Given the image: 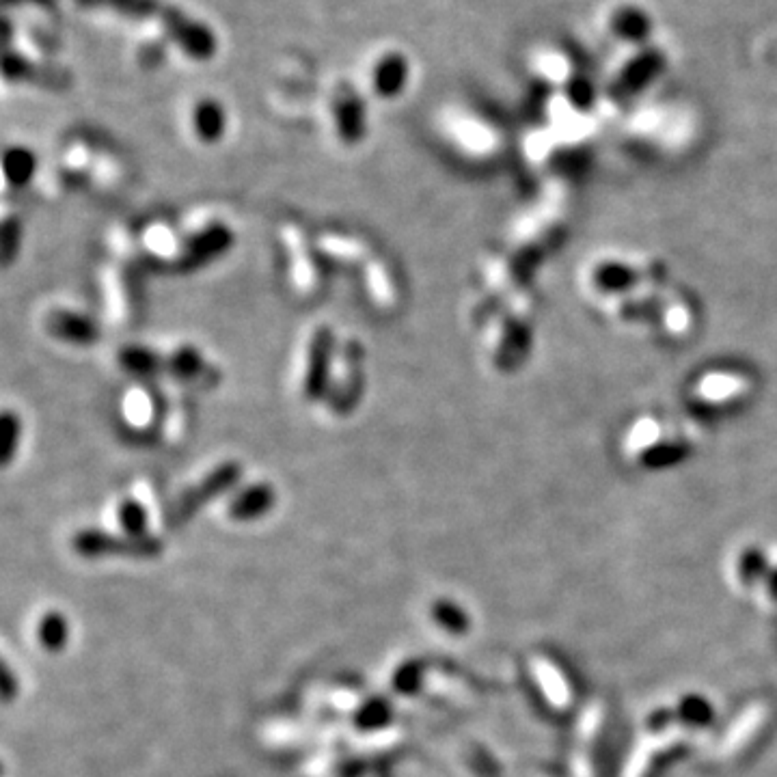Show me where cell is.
Returning a JSON list of instances; mask_svg holds the SVG:
<instances>
[{
  "instance_id": "cell-22",
  "label": "cell",
  "mask_w": 777,
  "mask_h": 777,
  "mask_svg": "<svg viewBox=\"0 0 777 777\" xmlns=\"http://www.w3.org/2000/svg\"><path fill=\"white\" fill-rule=\"evenodd\" d=\"M678 719L693 728H704L713 721V706L702 695H687L678 704Z\"/></svg>"
},
{
  "instance_id": "cell-13",
  "label": "cell",
  "mask_w": 777,
  "mask_h": 777,
  "mask_svg": "<svg viewBox=\"0 0 777 777\" xmlns=\"http://www.w3.org/2000/svg\"><path fill=\"white\" fill-rule=\"evenodd\" d=\"M408 63L402 54H389L376 65L374 70V89L383 98H395L406 87Z\"/></svg>"
},
{
  "instance_id": "cell-32",
  "label": "cell",
  "mask_w": 777,
  "mask_h": 777,
  "mask_svg": "<svg viewBox=\"0 0 777 777\" xmlns=\"http://www.w3.org/2000/svg\"><path fill=\"white\" fill-rule=\"evenodd\" d=\"M3 428H5V434H3V460L9 462L11 454L16 452V441H20V421L13 417L11 413H7L3 417Z\"/></svg>"
},
{
  "instance_id": "cell-12",
  "label": "cell",
  "mask_w": 777,
  "mask_h": 777,
  "mask_svg": "<svg viewBox=\"0 0 777 777\" xmlns=\"http://www.w3.org/2000/svg\"><path fill=\"white\" fill-rule=\"evenodd\" d=\"M121 411H124L126 424L134 430H147L158 421V402L154 393H149L143 387H136L126 393Z\"/></svg>"
},
{
  "instance_id": "cell-2",
  "label": "cell",
  "mask_w": 777,
  "mask_h": 777,
  "mask_svg": "<svg viewBox=\"0 0 777 777\" xmlns=\"http://www.w3.org/2000/svg\"><path fill=\"white\" fill-rule=\"evenodd\" d=\"M72 544L74 549L85 557L128 555L141 557V560H152V557H158L162 553V542L156 536H113L100 529L78 531Z\"/></svg>"
},
{
  "instance_id": "cell-3",
  "label": "cell",
  "mask_w": 777,
  "mask_h": 777,
  "mask_svg": "<svg viewBox=\"0 0 777 777\" xmlns=\"http://www.w3.org/2000/svg\"><path fill=\"white\" fill-rule=\"evenodd\" d=\"M333 337L331 331L322 329L313 331L303 350L301 365H298V389L309 400H316L329 387L333 370Z\"/></svg>"
},
{
  "instance_id": "cell-24",
  "label": "cell",
  "mask_w": 777,
  "mask_h": 777,
  "mask_svg": "<svg viewBox=\"0 0 777 777\" xmlns=\"http://www.w3.org/2000/svg\"><path fill=\"white\" fill-rule=\"evenodd\" d=\"M35 167H37L35 156L22 147L9 149L5 154V175L16 184L29 180V177L35 173Z\"/></svg>"
},
{
  "instance_id": "cell-29",
  "label": "cell",
  "mask_w": 777,
  "mask_h": 777,
  "mask_svg": "<svg viewBox=\"0 0 777 777\" xmlns=\"http://www.w3.org/2000/svg\"><path fill=\"white\" fill-rule=\"evenodd\" d=\"M119 365H124L126 370L134 374H149L152 370H158V357L154 352H149L145 348H126L119 352Z\"/></svg>"
},
{
  "instance_id": "cell-8",
  "label": "cell",
  "mask_w": 777,
  "mask_h": 777,
  "mask_svg": "<svg viewBox=\"0 0 777 777\" xmlns=\"http://www.w3.org/2000/svg\"><path fill=\"white\" fill-rule=\"evenodd\" d=\"M337 132L344 143H357L365 134V102L357 93L346 89L335 100Z\"/></svg>"
},
{
  "instance_id": "cell-30",
  "label": "cell",
  "mask_w": 777,
  "mask_h": 777,
  "mask_svg": "<svg viewBox=\"0 0 777 777\" xmlns=\"http://www.w3.org/2000/svg\"><path fill=\"white\" fill-rule=\"evenodd\" d=\"M767 570H769L767 557L762 555V551H758V549H747L739 557V577L745 583H754L760 577H765Z\"/></svg>"
},
{
  "instance_id": "cell-7",
  "label": "cell",
  "mask_w": 777,
  "mask_h": 777,
  "mask_svg": "<svg viewBox=\"0 0 777 777\" xmlns=\"http://www.w3.org/2000/svg\"><path fill=\"white\" fill-rule=\"evenodd\" d=\"M288 249L292 259V281L301 292H313L320 285V270L301 229L288 231Z\"/></svg>"
},
{
  "instance_id": "cell-11",
  "label": "cell",
  "mask_w": 777,
  "mask_h": 777,
  "mask_svg": "<svg viewBox=\"0 0 777 777\" xmlns=\"http://www.w3.org/2000/svg\"><path fill=\"white\" fill-rule=\"evenodd\" d=\"M661 67H663V57L659 54V50L657 52L648 50L644 54H639V57L626 65V70L620 74L616 85L618 93L631 95V93H637L639 89H644L650 80L661 72Z\"/></svg>"
},
{
  "instance_id": "cell-10",
  "label": "cell",
  "mask_w": 777,
  "mask_h": 777,
  "mask_svg": "<svg viewBox=\"0 0 777 777\" xmlns=\"http://www.w3.org/2000/svg\"><path fill=\"white\" fill-rule=\"evenodd\" d=\"M275 506V490L268 484H253L229 503V516L234 521H255Z\"/></svg>"
},
{
  "instance_id": "cell-19",
  "label": "cell",
  "mask_w": 777,
  "mask_h": 777,
  "mask_svg": "<svg viewBox=\"0 0 777 777\" xmlns=\"http://www.w3.org/2000/svg\"><path fill=\"white\" fill-rule=\"evenodd\" d=\"M432 618L447 633L462 635V633L469 631V616L454 601H445V598L436 601L432 605Z\"/></svg>"
},
{
  "instance_id": "cell-23",
  "label": "cell",
  "mask_w": 777,
  "mask_h": 777,
  "mask_svg": "<svg viewBox=\"0 0 777 777\" xmlns=\"http://www.w3.org/2000/svg\"><path fill=\"white\" fill-rule=\"evenodd\" d=\"M119 525L128 536H145L147 534V510L141 501L126 499L121 501L117 510Z\"/></svg>"
},
{
  "instance_id": "cell-35",
  "label": "cell",
  "mask_w": 777,
  "mask_h": 777,
  "mask_svg": "<svg viewBox=\"0 0 777 777\" xmlns=\"http://www.w3.org/2000/svg\"><path fill=\"white\" fill-rule=\"evenodd\" d=\"M767 585H769V592L773 598H777V568L771 570L767 575Z\"/></svg>"
},
{
  "instance_id": "cell-15",
  "label": "cell",
  "mask_w": 777,
  "mask_h": 777,
  "mask_svg": "<svg viewBox=\"0 0 777 777\" xmlns=\"http://www.w3.org/2000/svg\"><path fill=\"white\" fill-rule=\"evenodd\" d=\"M195 132L201 141L214 143L225 132V113L223 108L212 100L201 102L195 111Z\"/></svg>"
},
{
  "instance_id": "cell-9",
  "label": "cell",
  "mask_w": 777,
  "mask_h": 777,
  "mask_svg": "<svg viewBox=\"0 0 777 777\" xmlns=\"http://www.w3.org/2000/svg\"><path fill=\"white\" fill-rule=\"evenodd\" d=\"M48 329L52 335H57L63 342L70 344H91L95 342V337H98V326L72 309L54 311L50 316Z\"/></svg>"
},
{
  "instance_id": "cell-21",
  "label": "cell",
  "mask_w": 777,
  "mask_h": 777,
  "mask_svg": "<svg viewBox=\"0 0 777 777\" xmlns=\"http://www.w3.org/2000/svg\"><path fill=\"white\" fill-rule=\"evenodd\" d=\"M39 642L50 652H59L67 644V620L63 613L50 611L39 624Z\"/></svg>"
},
{
  "instance_id": "cell-33",
  "label": "cell",
  "mask_w": 777,
  "mask_h": 777,
  "mask_svg": "<svg viewBox=\"0 0 777 777\" xmlns=\"http://www.w3.org/2000/svg\"><path fill=\"white\" fill-rule=\"evenodd\" d=\"M16 691H18V685L13 683V674H11L9 667L5 665L3 667V698H5V702H11L13 695H16Z\"/></svg>"
},
{
  "instance_id": "cell-31",
  "label": "cell",
  "mask_w": 777,
  "mask_h": 777,
  "mask_svg": "<svg viewBox=\"0 0 777 777\" xmlns=\"http://www.w3.org/2000/svg\"><path fill=\"white\" fill-rule=\"evenodd\" d=\"M685 456H687L685 447H680V445H659V447H652L650 452H646L644 465H648L650 469H663V467L676 465V462H680Z\"/></svg>"
},
{
  "instance_id": "cell-26",
  "label": "cell",
  "mask_w": 777,
  "mask_h": 777,
  "mask_svg": "<svg viewBox=\"0 0 777 777\" xmlns=\"http://www.w3.org/2000/svg\"><path fill=\"white\" fill-rule=\"evenodd\" d=\"M162 365H167L171 372H175L177 376H184V378H190L193 374H197L201 370V357L199 352L195 348L190 346H180L171 350L165 359H162Z\"/></svg>"
},
{
  "instance_id": "cell-27",
  "label": "cell",
  "mask_w": 777,
  "mask_h": 777,
  "mask_svg": "<svg viewBox=\"0 0 777 777\" xmlns=\"http://www.w3.org/2000/svg\"><path fill=\"white\" fill-rule=\"evenodd\" d=\"M424 661H406L393 676V689L402 695H415L424 683Z\"/></svg>"
},
{
  "instance_id": "cell-6",
  "label": "cell",
  "mask_w": 777,
  "mask_h": 777,
  "mask_svg": "<svg viewBox=\"0 0 777 777\" xmlns=\"http://www.w3.org/2000/svg\"><path fill=\"white\" fill-rule=\"evenodd\" d=\"M3 67H5L7 78L20 80V83L29 80V83H37L46 89H65L67 85H70V76H67L65 72L54 70V67L33 63L29 59H24L22 54L7 52Z\"/></svg>"
},
{
  "instance_id": "cell-20",
  "label": "cell",
  "mask_w": 777,
  "mask_h": 777,
  "mask_svg": "<svg viewBox=\"0 0 777 777\" xmlns=\"http://www.w3.org/2000/svg\"><path fill=\"white\" fill-rule=\"evenodd\" d=\"M145 249L156 257H177L184 247V242L177 238L173 231L165 225H156L145 234Z\"/></svg>"
},
{
  "instance_id": "cell-5",
  "label": "cell",
  "mask_w": 777,
  "mask_h": 777,
  "mask_svg": "<svg viewBox=\"0 0 777 777\" xmlns=\"http://www.w3.org/2000/svg\"><path fill=\"white\" fill-rule=\"evenodd\" d=\"M361 359L359 344H344L335 354L329 387L337 408H348L352 400H357L361 389Z\"/></svg>"
},
{
  "instance_id": "cell-1",
  "label": "cell",
  "mask_w": 777,
  "mask_h": 777,
  "mask_svg": "<svg viewBox=\"0 0 777 777\" xmlns=\"http://www.w3.org/2000/svg\"><path fill=\"white\" fill-rule=\"evenodd\" d=\"M87 7H106L124 13L128 18H156L180 48L197 61H208L216 52V39L206 26L190 20L180 9L160 0H78Z\"/></svg>"
},
{
  "instance_id": "cell-28",
  "label": "cell",
  "mask_w": 777,
  "mask_h": 777,
  "mask_svg": "<svg viewBox=\"0 0 777 777\" xmlns=\"http://www.w3.org/2000/svg\"><path fill=\"white\" fill-rule=\"evenodd\" d=\"M635 281V272L620 264H605L596 270V283L603 290H624Z\"/></svg>"
},
{
  "instance_id": "cell-25",
  "label": "cell",
  "mask_w": 777,
  "mask_h": 777,
  "mask_svg": "<svg viewBox=\"0 0 777 777\" xmlns=\"http://www.w3.org/2000/svg\"><path fill=\"white\" fill-rule=\"evenodd\" d=\"M320 247L326 257H331L333 262H339V264L352 262V259H357L363 253L359 240H352L346 236H324Z\"/></svg>"
},
{
  "instance_id": "cell-18",
  "label": "cell",
  "mask_w": 777,
  "mask_h": 777,
  "mask_svg": "<svg viewBox=\"0 0 777 777\" xmlns=\"http://www.w3.org/2000/svg\"><path fill=\"white\" fill-rule=\"evenodd\" d=\"M367 288H370L372 298L380 307H391L395 303V279L385 264L370 266V270H367Z\"/></svg>"
},
{
  "instance_id": "cell-14",
  "label": "cell",
  "mask_w": 777,
  "mask_h": 777,
  "mask_svg": "<svg viewBox=\"0 0 777 777\" xmlns=\"http://www.w3.org/2000/svg\"><path fill=\"white\" fill-rule=\"evenodd\" d=\"M104 292H106V309L115 320H128L132 313V301H130V288L124 279V272L119 270H106V277L102 279Z\"/></svg>"
},
{
  "instance_id": "cell-34",
  "label": "cell",
  "mask_w": 777,
  "mask_h": 777,
  "mask_svg": "<svg viewBox=\"0 0 777 777\" xmlns=\"http://www.w3.org/2000/svg\"><path fill=\"white\" fill-rule=\"evenodd\" d=\"M672 717H674V713H670V711H659V713H654L652 719H650V728H652V730H659V728L667 726V721H670Z\"/></svg>"
},
{
  "instance_id": "cell-17",
  "label": "cell",
  "mask_w": 777,
  "mask_h": 777,
  "mask_svg": "<svg viewBox=\"0 0 777 777\" xmlns=\"http://www.w3.org/2000/svg\"><path fill=\"white\" fill-rule=\"evenodd\" d=\"M613 31L618 37L629 39V42H642L650 33V20L639 9H622L613 18Z\"/></svg>"
},
{
  "instance_id": "cell-4",
  "label": "cell",
  "mask_w": 777,
  "mask_h": 777,
  "mask_svg": "<svg viewBox=\"0 0 777 777\" xmlns=\"http://www.w3.org/2000/svg\"><path fill=\"white\" fill-rule=\"evenodd\" d=\"M240 477V467L236 462H225V465H218L216 469L210 471V475L203 477V480L193 486L186 488L184 493L177 497L175 506H173V516L177 521H186L190 514H195L203 503H208L210 499L223 495L225 490H229L238 482Z\"/></svg>"
},
{
  "instance_id": "cell-16",
  "label": "cell",
  "mask_w": 777,
  "mask_h": 777,
  "mask_svg": "<svg viewBox=\"0 0 777 777\" xmlns=\"http://www.w3.org/2000/svg\"><path fill=\"white\" fill-rule=\"evenodd\" d=\"M393 719V706L387 698H372L367 700L357 715H354V726L363 732H372L389 726V721Z\"/></svg>"
}]
</instances>
